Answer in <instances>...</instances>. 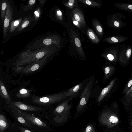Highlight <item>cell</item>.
I'll return each mask as SVG.
<instances>
[{"instance_id": "6da1fadb", "label": "cell", "mask_w": 132, "mask_h": 132, "mask_svg": "<svg viewBox=\"0 0 132 132\" xmlns=\"http://www.w3.org/2000/svg\"><path fill=\"white\" fill-rule=\"evenodd\" d=\"M54 51L51 48H44L36 51L27 50L18 56L14 63L16 66L21 67L28 65L38 60L45 56L51 55Z\"/></svg>"}, {"instance_id": "7a4b0ae2", "label": "cell", "mask_w": 132, "mask_h": 132, "mask_svg": "<svg viewBox=\"0 0 132 132\" xmlns=\"http://www.w3.org/2000/svg\"><path fill=\"white\" fill-rule=\"evenodd\" d=\"M50 55L44 56L42 59L30 63L25 67L17 66V73L27 74L32 73L40 69L47 62Z\"/></svg>"}, {"instance_id": "3957f363", "label": "cell", "mask_w": 132, "mask_h": 132, "mask_svg": "<svg viewBox=\"0 0 132 132\" xmlns=\"http://www.w3.org/2000/svg\"><path fill=\"white\" fill-rule=\"evenodd\" d=\"M99 121L102 125L111 128L117 124L119 120L115 114L109 111H105L100 114Z\"/></svg>"}, {"instance_id": "277c9868", "label": "cell", "mask_w": 132, "mask_h": 132, "mask_svg": "<svg viewBox=\"0 0 132 132\" xmlns=\"http://www.w3.org/2000/svg\"><path fill=\"white\" fill-rule=\"evenodd\" d=\"M9 107L21 114L25 118L30 122L32 124L41 127L47 128L46 123L39 118L35 116L33 114H30L23 111L16 107L10 105Z\"/></svg>"}, {"instance_id": "5b68a950", "label": "cell", "mask_w": 132, "mask_h": 132, "mask_svg": "<svg viewBox=\"0 0 132 132\" xmlns=\"http://www.w3.org/2000/svg\"><path fill=\"white\" fill-rule=\"evenodd\" d=\"M13 8L10 4V2L8 1L7 10L3 23V35L4 37L7 36L11 21L13 18Z\"/></svg>"}, {"instance_id": "8992f818", "label": "cell", "mask_w": 132, "mask_h": 132, "mask_svg": "<svg viewBox=\"0 0 132 132\" xmlns=\"http://www.w3.org/2000/svg\"><path fill=\"white\" fill-rule=\"evenodd\" d=\"M10 105L20 109L27 111H37L42 109L41 108L27 105L19 101L11 102Z\"/></svg>"}, {"instance_id": "52a82bcc", "label": "cell", "mask_w": 132, "mask_h": 132, "mask_svg": "<svg viewBox=\"0 0 132 132\" xmlns=\"http://www.w3.org/2000/svg\"><path fill=\"white\" fill-rule=\"evenodd\" d=\"M72 17L79 22L81 27L84 28L85 26L86 22L82 12L79 8H75L72 10Z\"/></svg>"}, {"instance_id": "ba28073f", "label": "cell", "mask_w": 132, "mask_h": 132, "mask_svg": "<svg viewBox=\"0 0 132 132\" xmlns=\"http://www.w3.org/2000/svg\"><path fill=\"white\" fill-rule=\"evenodd\" d=\"M12 112L14 117L20 123L27 127H32V124L21 114L14 109Z\"/></svg>"}, {"instance_id": "9c48e42d", "label": "cell", "mask_w": 132, "mask_h": 132, "mask_svg": "<svg viewBox=\"0 0 132 132\" xmlns=\"http://www.w3.org/2000/svg\"><path fill=\"white\" fill-rule=\"evenodd\" d=\"M60 40L59 36L57 35H53L47 37L43 40V44L46 45H49L55 44L57 45L60 44Z\"/></svg>"}, {"instance_id": "30bf717a", "label": "cell", "mask_w": 132, "mask_h": 132, "mask_svg": "<svg viewBox=\"0 0 132 132\" xmlns=\"http://www.w3.org/2000/svg\"><path fill=\"white\" fill-rule=\"evenodd\" d=\"M0 95L6 100L7 104H11L12 102L11 98L3 82L1 80L0 81Z\"/></svg>"}, {"instance_id": "8fae6325", "label": "cell", "mask_w": 132, "mask_h": 132, "mask_svg": "<svg viewBox=\"0 0 132 132\" xmlns=\"http://www.w3.org/2000/svg\"><path fill=\"white\" fill-rule=\"evenodd\" d=\"M70 108L67 105H60L54 110V114L55 116L69 114Z\"/></svg>"}, {"instance_id": "7c38bea8", "label": "cell", "mask_w": 132, "mask_h": 132, "mask_svg": "<svg viewBox=\"0 0 132 132\" xmlns=\"http://www.w3.org/2000/svg\"><path fill=\"white\" fill-rule=\"evenodd\" d=\"M33 19V17L31 16L24 17L19 26L16 30L15 32H19L24 29L32 22Z\"/></svg>"}, {"instance_id": "4fadbf2b", "label": "cell", "mask_w": 132, "mask_h": 132, "mask_svg": "<svg viewBox=\"0 0 132 132\" xmlns=\"http://www.w3.org/2000/svg\"><path fill=\"white\" fill-rule=\"evenodd\" d=\"M8 0H1L0 2L1 14L2 23H3L7 10Z\"/></svg>"}, {"instance_id": "5bb4252c", "label": "cell", "mask_w": 132, "mask_h": 132, "mask_svg": "<svg viewBox=\"0 0 132 132\" xmlns=\"http://www.w3.org/2000/svg\"><path fill=\"white\" fill-rule=\"evenodd\" d=\"M9 126V123L3 114H0V132H4Z\"/></svg>"}, {"instance_id": "9a60e30c", "label": "cell", "mask_w": 132, "mask_h": 132, "mask_svg": "<svg viewBox=\"0 0 132 132\" xmlns=\"http://www.w3.org/2000/svg\"><path fill=\"white\" fill-rule=\"evenodd\" d=\"M22 19V17L17 20L12 21L10 26L9 31L10 33L13 32L18 28L21 23Z\"/></svg>"}, {"instance_id": "2e32d148", "label": "cell", "mask_w": 132, "mask_h": 132, "mask_svg": "<svg viewBox=\"0 0 132 132\" xmlns=\"http://www.w3.org/2000/svg\"><path fill=\"white\" fill-rule=\"evenodd\" d=\"M87 34L90 40L94 43H98L100 42L98 36L96 35L93 30L89 29L87 31Z\"/></svg>"}, {"instance_id": "e0dca14e", "label": "cell", "mask_w": 132, "mask_h": 132, "mask_svg": "<svg viewBox=\"0 0 132 132\" xmlns=\"http://www.w3.org/2000/svg\"><path fill=\"white\" fill-rule=\"evenodd\" d=\"M30 91L29 90L22 88L19 90L16 95V96L19 98H27L30 95Z\"/></svg>"}, {"instance_id": "ac0fdd59", "label": "cell", "mask_w": 132, "mask_h": 132, "mask_svg": "<svg viewBox=\"0 0 132 132\" xmlns=\"http://www.w3.org/2000/svg\"><path fill=\"white\" fill-rule=\"evenodd\" d=\"M93 25L98 34L101 35L102 33L103 29L99 22L97 20L95 19L93 21Z\"/></svg>"}, {"instance_id": "d6986e66", "label": "cell", "mask_w": 132, "mask_h": 132, "mask_svg": "<svg viewBox=\"0 0 132 132\" xmlns=\"http://www.w3.org/2000/svg\"><path fill=\"white\" fill-rule=\"evenodd\" d=\"M79 1L85 4L93 6L98 7L100 5V4L99 3L92 0H79Z\"/></svg>"}, {"instance_id": "ffe728a7", "label": "cell", "mask_w": 132, "mask_h": 132, "mask_svg": "<svg viewBox=\"0 0 132 132\" xmlns=\"http://www.w3.org/2000/svg\"><path fill=\"white\" fill-rule=\"evenodd\" d=\"M74 42L76 48L78 51L81 52H83L80 40L78 38H75L74 39Z\"/></svg>"}, {"instance_id": "44dd1931", "label": "cell", "mask_w": 132, "mask_h": 132, "mask_svg": "<svg viewBox=\"0 0 132 132\" xmlns=\"http://www.w3.org/2000/svg\"><path fill=\"white\" fill-rule=\"evenodd\" d=\"M36 2V0H29L27 4L24 6L23 8V10L24 11H26L32 9L34 6Z\"/></svg>"}, {"instance_id": "7402d4cb", "label": "cell", "mask_w": 132, "mask_h": 132, "mask_svg": "<svg viewBox=\"0 0 132 132\" xmlns=\"http://www.w3.org/2000/svg\"><path fill=\"white\" fill-rule=\"evenodd\" d=\"M95 129L92 124H88L85 128L84 132H95Z\"/></svg>"}, {"instance_id": "603a6c76", "label": "cell", "mask_w": 132, "mask_h": 132, "mask_svg": "<svg viewBox=\"0 0 132 132\" xmlns=\"http://www.w3.org/2000/svg\"><path fill=\"white\" fill-rule=\"evenodd\" d=\"M75 1L74 0H69L65 3L64 5L67 7L72 9L75 6Z\"/></svg>"}, {"instance_id": "cb8c5ba5", "label": "cell", "mask_w": 132, "mask_h": 132, "mask_svg": "<svg viewBox=\"0 0 132 132\" xmlns=\"http://www.w3.org/2000/svg\"><path fill=\"white\" fill-rule=\"evenodd\" d=\"M41 10L40 8L36 9L34 12V19L35 21H37L40 17L41 15Z\"/></svg>"}, {"instance_id": "d4e9b609", "label": "cell", "mask_w": 132, "mask_h": 132, "mask_svg": "<svg viewBox=\"0 0 132 132\" xmlns=\"http://www.w3.org/2000/svg\"><path fill=\"white\" fill-rule=\"evenodd\" d=\"M55 15L57 18L60 20H63L62 14L61 11L59 9H57L56 11Z\"/></svg>"}, {"instance_id": "484cf974", "label": "cell", "mask_w": 132, "mask_h": 132, "mask_svg": "<svg viewBox=\"0 0 132 132\" xmlns=\"http://www.w3.org/2000/svg\"><path fill=\"white\" fill-rule=\"evenodd\" d=\"M19 128L21 132H34L32 130L25 128L19 127Z\"/></svg>"}, {"instance_id": "4316f807", "label": "cell", "mask_w": 132, "mask_h": 132, "mask_svg": "<svg viewBox=\"0 0 132 132\" xmlns=\"http://www.w3.org/2000/svg\"><path fill=\"white\" fill-rule=\"evenodd\" d=\"M72 20L73 24L79 28H80L81 26L79 22L76 20L73 17Z\"/></svg>"}, {"instance_id": "83f0119b", "label": "cell", "mask_w": 132, "mask_h": 132, "mask_svg": "<svg viewBox=\"0 0 132 132\" xmlns=\"http://www.w3.org/2000/svg\"><path fill=\"white\" fill-rule=\"evenodd\" d=\"M110 85H109V86L106 87L104 88L102 91L101 93V95L103 96L108 91L109 88L110 87Z\"/></svg>"}, {"instance_id": "f1b7e54d", "label": "cell", "mask_w": 132, "mask_h": 132, "mask_svg": "<svg viewBox=\"0 0 132 132\" xmlns=\"http://www.w3.org/2000/svg\"><path fill=\"white\" fill-rule=\"evenodd\" d=\"M107 57L108 59L110 61L113 60L114 59V57L112 54H108L107 55Z\"/></svg>"}, {"instance_id": "f546056e", "label": "cell", "mask_w": 132, "mask_h": 132, "mask_svg": "<svg viewBox=\"0 0 132 132\" xmlns=\"http://www.w3.org/2000/svg\"><path fill=\"white\" fill-rule=\"evenodd\" d=\"M131 53V50L130 49H128L127 51L126 55L128 57L130 56Z\"/></svg>"}, {"instance_id": "4dcf8cb0", "label": "cell", "mask_w": 132, "mask_h": 132, "mask_svg": "<svg viewBox=\"0 0 132 132\" xmlns=\"http://www.w3.org/2000/svg\"><path fill=\"white\" fill-rule=\"evenodd\" d=\"M79 85H77L73 89V91L76 92L77 91L79 88Z\"/></svg>"}, {"instance_id": "1f68e13d", "label": "cell", "mask_w": 132, "mask_h": 132, "mask_svg": "<svg viewBox=\"0 0 132 132\" xmlns=\"http://www.w3.org/2000/svg\"><path fill=\"white\" fill-rule=\"evenodd\" d=\"M46 1V0H40L39 1V3L42 5H43L45 4Z\"/></svg>"}, {"instance_id": "d6a6232c", "label": "cell", "mask_w": 132, "mask_h": 132, "mask_svg": "<svg viewBox=\"0 0 132 132\" xmlns=\"http://www.w3.org/2000/svg\"><path fill=\"white\" fill-rule=\"evenodd\" d=\"M110 71V69L108 67H106L105 69V73L106 74L108 73Z\"/></svg>"}, {"instance_id": "836d02e7", "label": "cell", "mask_w": 132, "mask_h": 132, "mask_svg": "<svg viewBox=\"0 0 132 132\" xmlns=\"http://www.w3.org/2000/svg\"><path fill=\"white\" fill-rule=\"evenodd\" d=\"M111 39L112 41L115 42H117L118 41V40L114 37H112L111 38Z\"/></svg>"}, {"instance_id": "e575fe53", "label": "cell", "mask_w": 132, "mask_h": 132, "mask_svg": "<svg viewBox=\"0 0 132 132\" xmlns=\"http://www.w3.org/2000/svg\"><path fill=\"white\" fill-rule=\"evenodd\" d=\"M114 24L115 26L117 27H119V23L116 21H115L114 22Z\"/></svg>"}, {"instance_id": "d590c367", "label": "cell", "mask_w": 132, "mask_h": 132, "mask_svg": "<svg viewBox=\"0 0 132 132\" xmlns=\"http://www.w3.org/2000/svg\"><path fill=\"white\" fill-rule=\"evenodd\" d=\"M132 84V80H130L128 83V87H130Z\"/></svg>"}, {"instance_id": "8d00e7d4", "label": "cell", "mask_w": 132, "mask_h": 132, "mask_svg": "<svg viewBox=\"0 0 132 132\" xmlns=\"http://www.w3.org/2000/svg\"><path fill=\"white\" fill-rule=\"evenodd\" d=\"M128 7L130 9L132 10V5H129L128 6Z\"/></svg>"}, {"instance_id": "74e56055", "label": "cell", "mask_w": 132, "mask_h": 132, "mask_svg": "<svg viewBox=\"0 0 132 132\" xmlns=\"http://www.w3.org/2000/svg\"><path fill=\"white\" fill-rule=\"evenodd\" d=\"M110 132H117L116 131H111Z\"/></svg>"}, {"instance_id": "f35d334b", "label": "cell", "mask_w": 132, "mask_h": 132, "mask_svg": "<svg viewBox=\"0 0 132 132\" xmlns=\"http://www.w3.org/2000/svg\"><path fill=\"white\" fill-rule=\"evenodd\" d=\"M131 89H132V87H131Z\"/></svg>"}]
</instances>
